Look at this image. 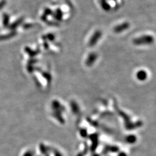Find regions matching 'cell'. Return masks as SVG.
<instances>
[{
	"label": "cell",
	"instance_id": "obj_2",
	"mask_svg": "<svg viewBox=\"0 0 156 156\" xmlns=\"http://www.w3.org/2000/svg\"><path fill=\"white\" fill-rule=\"evenodd\" d=\"M129 27V24L128 23H123L121 25H119L114 28V31L116 33H121L124 30L128 29Z\"/></svg>",
	"mask_w": 156,
	"mask_h": 156
},
{
	"label": "cell",
	"instance_id": "obj_5",
	"mask_svg": "<svg viewBox=\"0 0 156 156\" xmlns=\"http://www.w3.org/2000/svg\"><path fill=\"white\" fill-rule=\"evenodd\" d=\"M97 58V56L96 54H92L90 55V56L89 57V58L87 60V63L90 65H92L94 61H95V60Z\"/></svg>",
	"mask_w": 156,
	"mask_h": 156
},
{
	"label": "cell",
	"instance_id": "obj_4",
	"mask_svg": "<svg viewBox=\"0 0 156 156\" xmlns=\"http://www.w3.org/2000/svg\"><path fill=\"white\" fill-rule=\"evenodd\" d=\"M148 76V75H147V73L146 72H145V71H138V72L136 74V77L137 78L140 80H145Z\"/></svg>",
	"mask_w": 156,
	"mask_h": 156
},
{
	"label": "cell",
	"instance_id": "obj_6",
	"mask_svg": "<svg viewBox=\"0 0 156 156\" xmlns=\"http://www.w3.org/2000/svg\"><path fill=\"white\" fill-rule=\"evenodd\" d=\"M136 141V137L134 135H129L127 137L126 141L129 143H134Z\"/></svg>",
	"mask_w": 156,
	"mask_h": 156
},
{
	"label": "cell",
	"instance_id": "obj_1",
	"mask_svg": "<svg viewBox=\"0 0 156 156\" xmlns=\"http://www.w3.org/2000/svg\"><path fill=\"white\" fill-rule=\"evenodd\" d=\"M154 39L151 36H143L137 39H135L134 42L137 45H150L153 42Z\"/></svg>",
	"mask_w": 156,
	"mask_h": 156
},
{
	"label": "cell",
	"instance_id": "obj_3",
	"mask_svg": "<svg viewBox=\"0 0 156 156\" xmlns=\"http://www.w3.org/2000/svg\"><path fill=\"white\" fill-rule=\"evenodd\" d=\"M101 36V33L100 32H96L94 34V36H92V39L91 40V42H90V45L91 46H93L94 45H95V43L98 42V39L100 38Z\"/></svg>",
	"mask_w": 156,
	"mask_h": 156
}]
</instances>
